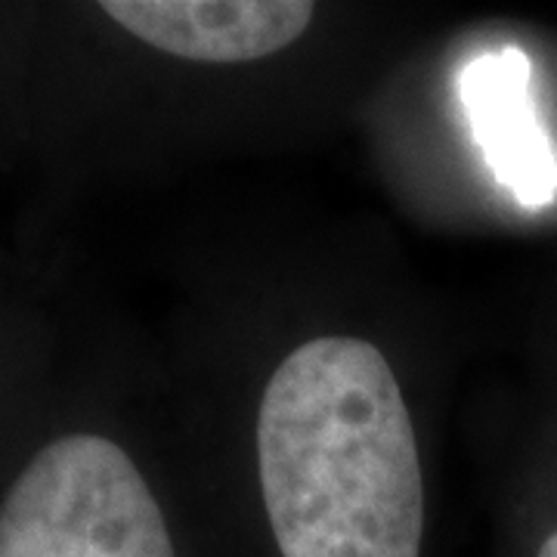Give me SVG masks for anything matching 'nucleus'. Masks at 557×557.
I'll use <instances>...</instances> for the list:
<instances>
[{"instance_id": "1", "label": "nucleus", "mask_w": 557, "mask_h": 557, "mask_svg": "<svg viewBox=\"0 0 557 557\" xmlns=\"http://www.w3.org/2000/svg\"><path fill=\"white\" fill-rule=\"evenodd\" d=\"M258 471L276 557H421L416 428L375 344L313 338L278 366L260 399Z\"/></svg>"}, {"instance_id": "2", "label": "nucleus", "mask_w": 557, "mask_h": 557, "mask_svg": "<svg viewBox=\"0 0 557 557\" xmlns=\"http://www.w3.org/2000/svg\"><path fill=\"white\" fill-rule=\"evenodd\" d=\"M0 557H183L137 458L72 428L44 440L0 486Z\"/></svg>"}, {"instance_id": "3", "label": "nucleus", "mask_w": 557, "mask_h": 557, "mask_svg": "<svg viewBox=\"0 0 557 557\" xmlns=\"http://www.w3.org/2000/svg\"><path fill=\"white\" fill-rule=\"evenodd\" d=\"M102 20L127 38L189 62H255L310 28L307 0H102Z\"/></svg>"}, {"instance_id": "4", "label": "nucleus", "mask_w": 557, "mask_h": 557, "mask_svg": "<svg viewBox=\"0 0 557 557\" xmlns=\"http://www.w3.org/2000/svg\"><path fill=\"white\" fill-rule=\"evenodd\" d=\"M458 97L493 177L520 208H548L557 199V156L533 102V62L520 47L468 62Z\"/></svg>"}, {"instance_id": "5", "label": "nucleus", "mask_w": 557, "mask_h": 557, "mask_svg": "<svg viewBox=\"0 0 557 557\" xmlns=\"http://www.w3.org/2000/svg\"><path fill=\"white\" fill-rule=\"evenodd\" d=\"M536 557H557V530L542 539V545H539Z\"/></svg>"}]
</instances>
